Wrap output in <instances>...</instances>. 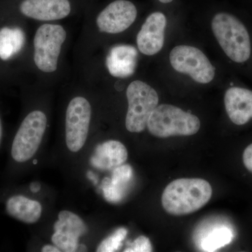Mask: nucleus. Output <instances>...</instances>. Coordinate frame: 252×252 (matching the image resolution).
<instances>
[{
  "label": "nucleus",
  "instance_id": "obj_1",
  "mask_svg": "<svg viewBox=\"0 0 252 252\" xmlns=\"http://www.w3.org/2000/svg\"><path fill=\"white\" fill-rule=\"evenodd\" d=\"M211 185L202 179H178L167 186L162 194L164 210L174 216L198 211L212 198Z\"/></svg>",
  "mask_w": 252,
  "mask_h": 252
},
{
  "label": "nucleus",
  "instance_id": "obj_2",
  "mask_svg": "<svg viewBox=\"0 0 252 252\" xmlns=\"http://www.w3.org/2000/svg\"><path fill=\"white\" fill-rule=\"evenodd\" d=\"M212 29L220 47L231 61L243 63L250 59V34L238 18L228 13H219L212 18Z\"/></svg>",
  "mask_w": 252,
  "mask_h": 252
},
{
  "label": "nucleus",
  "instance_id": "obj_3",
  "mask_svg": "<svg viewBox=\"0 0 252 252\" xmlns=\"http://www.w3.org/2000/svg\"><path fill=\"white\" fill-rule=\"evenodd\" d=\"M147 127L152 135L159 138L172 136L195 135L200 130L196 116L170 104H161L151 114Z\"/></svg>",
  "mask_w": 252,
  "mask_h": 252
},
{
  "label": "nucleus",
  "instance_id": "obj_4",
  "mask_svg": "<svg viewBox=\"0 0 252 252\" xmlns=\"http://www.w3.org/2000/svg\"><path fill=\"white\" fill-rule=\"evenodd\" d=\"M67 36V31L59 24L45 23L36 29L33 38V61L40 72L52 74L57 70Z\"/></svg>",
  "mask_w": 252,
  "mask_h": 252
},
{
  "label": "nucleus",
  "instance_id": "obj_5",
  "mask_svg": "<svg viewBox=\"0 0 252 252\" xmlns=\"http://www.w3.org/2000/svg\"><path fill=\"white\" fill-rule=\"evenodd\" d=\"M47 126V117L40 110H33L24 117L15 134L10 155L17 164L26 163L35 155Z\"/></svg>",
  "mask_w": 252,
  "mask_h": 252
},
{
  "label": "nucleus",
  "instance_id": "obj_6",
  "mask_svg": "<svg viewBox=\"0 0 252 252\" xmlns=\"http://www.w3.org/2000/svg\"><path fill=\"white\" fill-rule=\"evenodd\" d=\"M128 108L126 127L130 132H142L147 126L151 114L158 104L157 91L144 81L131 82L126 91Z\"/></svg>",
  "mask_w": 252,
  "mask_h": 252
},
{
  "label": "nucleus",
  "instance_id": "obj_7",
  "mask_svg": "<svg viewBox=\"0 0 252 252\" xmlns=\"http://www.w3.org/2000/svg\"><path fill=\"white\" fill-rule=\"evenodd\" d=\"M170 62L177 72L188 74L200 84H208L215 78V67L200 49L193 46H176L170 52Z\"/></svg>",
  "mask_w": 252,
  "mask_h": 252
},
{
  "label": "nucleus",
  "instance_id": "obj_8",
  "mask_svg": "<svg viewBox=\"0 0 252 252\" xmlns=\"http://www.w3.org/2000/svg\"><path fill=\"white\" fill-rule=\"evenodd\" d=\"M92 109L89 101L82 96L71 99L65 117V138L67 148L72 152H79L84 147L89 127Z\"/></svg>",
  "mask_w": 252,
  "mask_h": 252
},
{
  "label": "nucleus",
  "instance_id": "obj_9",
  "mask_svg": "<svg viewBox=\"0 0 252 252\" xmlns=\"http://www.w3.org/2000/svg\"><path fill=\"white\" fill-rule=\"evenodd\" d=\"M137 16V8L133 3L128 0H115L99 11L95 24L100 32L119 34L128 29Z\"/></svg>",
  "mask_w": 252,
  "mask_h": 252
},
{
  "label": "nucleus",
  "instance_id": "obj_10",
  "mask_svg": "<svg viewBox=\"0 0 252 252\" xmlns=\"http://www.w3.org/2000/svg\"><path fill=\"white\" fill-rule=\"evenodd\" d=\"M72 10L70 0H21L17 6L22 17L45 23L64 19Z\"/></svg>",
  "mask_w": 252,
  "mask_h": 252
},
{
  "label": "nucleus",
  "instance_id": "obj_11",
  "mask_svg": "<svg viewBox=\"0 0 252 252\" xmlns=\"http://www.w3.org/2000/svg\"><path fill=\"white\" fill-rule=\"evenodd\" d=\"M11 18H0V62L11 74L9 65L22 54L26 44L23 28Z\"/></svg>",
  "mask_w": 252,
  "mask_h": 252
},
{
  "label": "nucleus",
  "instance_id": "obj_12",
  "mask_svg": "<svg viewBox=\"0 0 252 252\" xmlns=\"http://www.w3.org/2000/svg\"><path fill=\"white\" fill-rule=\"evenodd\" d=\"M167 18L161 12L149 15L137 35L139 51L146 56L158 54L164 45Z\"/></svg>",
  "mask_w": 252,
  "mask_h": 252
},
{
  "label": "nucleus",
  "instance_id": "obj_13",
  "mask_svg": "<svg viewBox=\"0 0 252 252\" xmlns=\"http://www.w3.org/2000/svg\"><path fill=\"white\" fill-rule=\"evenodd\" d=\"M224 104L230 120L235 125H245L252 119V91L230 88L225 91Z\"/></svg>",
  "mask_w": 252,
  "mask_h": 252
},
{
  "label": "nucleus",
  "instance_id": "obj_14",
  "mask_svg": "<svg viewBox=\"0 0 252 252\" xmlns=\"http://www.w3.org/2000/svg\"><path fill=\"white\" fill-rule=\"evenodd\" d=\"M4 208L10 217L28 224L37 222L42 213V207L39 202L21 194L8 197L4 201Z\"/></svg>",
  "mask_w": 252,
  "mask_h": 252
},
{
  "label": "nucleus",
  "instance_id": "obj_15",
  "mask_svg": "<svg viewBox=\"0 0 252 252\" xmlns=\"http://www.w3.org/2000/svg\"><path fill=\"white\" fill-rule=\"evenodd\" d=\"M95 162L99 167L110 169L120 166L127 158L125 146L119 141L109 140L96 149Z\"/></svg>",
  "mask_w": 252,
  "mask_h": 252
},
{
  "label": "nucleus",
  "instance_id": "obj_16",
  "mask_svg": "<svg viewBox=\"0 0 252 252\" xmlns=\"http://www.w3.org/2000/svg\"><path fill=\"white\" fill-rule=\"evenodd\" d=\"M137 51L130 46H119L113 49L109 59L113 75L126 77L134 72Z\"/></svg>",
  "mask_w": 252,
  "mask_h": 252
},
{
  "label": "nucleus",
  "instance_id": "obj_17",
  "mask_svg": "<svg viewBox=\"0 0 252 252\" xmlns=\"http://www.w3.org/2000/svg\"><path fill=\"white\" fill-rule=\"evenodd\" d=\"M233 239V233L228 227L217 226L205 233L200 240V248L204 252H215L228 245Z\"/></svg>",
  "mask_w": 252,
  "mask_h": 252
},
{
  "label": "nucleus",
  "instance_id": "obj_18",
  "mask_svg": "<svg viewBox=\"0 0 252 252\" xmlns=\"http://www.w3.org/2000/svg\"><path fill=\"white\" fill-rule=\"evenodd\" d=\"M55 231H63L81 237L87 231L84 220L75 214L67 210L60 212L59 220L54 225Z\"/></svg>",
  "mask_w": 252,
  "mask_h": 252
},
{
  "label": "nucleus",
  "instance_id": "obj_19",
  "mask_svg": "<svg viewBox=\"0 0 252 252\" xmlns=\"http://www.w3.org/2000/svg\"><path fill=\"white\" fill-rule=\"evenodd\" d=\"M79 237L63 231H55L51 240L61 251L77 252L79 250Z\"/></svg>",
  "mask_w": 252,
  "mask_h": 252
},
{
  "label": "nucleus",
  "instance_id": "obj_20",
  "mask_svg": "<svg viewBox=\"0 0 252 252\" xmlns=\"http://www.w3.org/2000/svg\"><path fill=\"white\" fill-rule=\"evenodd\" d=\"M127 230L124 228H120L116 230L108 238L104 239L97 248L98 252H113L117 251L122 246V242L127 235Z\"/></svg>",
  "mask_w": 252,
  "mask_h": 252
},
{
  "label": "nucleus",
  "instance_id": "obj_21",
  "mask_svg": "<svg viewBox=\"0 0 252 252\" xmlns=\"http://www.w3.org/2000/svg\"><path fill=\"white\" fill-rule=\"evenodd\" d=\"M152 250V243L148 238L140 236L131 243L129 248H126L125 252H151Z\"/></svg>",
  "mask_w": 252,
  "mask_h": 252
},
{
  "label": "nucleus",
  "instance_id": "obj_22",
  "mask_svg": "<svg viewBox=\"0 0 252 252\" xmlns=\"http://www.w3.org/2000/svg\"><path fill=\"white\" fill-rule=\"evenodd\" d=\"M243 160L245 167L252 173V144L244 151Z\"/></svg>",
  "mask_w": 252,
  "mask_h": 252
},
{
  "label": "nucleus",
  "instance_id": "obj_23",
  "mask_svg": "<svg viewBox=\"0 0 252 252\" xmlns=\"http://www.w3.org/2000/svg\"><path fill=\"white\" fill-rule=\"evenodd\" d=\"M11 74L6 69V68L0 62V81L5 80L11 77Z\"/></svg>",
  "mask_w": 252,
  "mask_h": 252
},
{
  "label": "nucleus",
  "instance_id": "obj_24",
  "mask_svg": "<svg viewBox=\"0 0 252 252\" xmlns=\"http://www.w3.org/2000/svg\"><path fill=\"white\" fill-rule=\"evenodd\" d=\"M41 252H61V250H59V248L56 246H52L51 245H45V246L43 247L42 250H41Z\"/></svg>",
  "mask_w": 252,
  "mask_h": 252
},
{
  "label": "nucleus",
  "instance_id": "obj_25",
  "mask_svg": "<svg viewBox=\"0 0 252 252\" xmlns=\"http://www.w3.org/2000/svg\"><path fill=\"white\" fill-rule=\"evenodd\" d=\"M40 188L41 186L38 182H32L31 186H30V189H31V191L34 192V193H37V192L40 190Z\"/></svg>",
  "mask_w": 252,
  "mask_h": 252
},
{
  "label": "nucleus",
  "instance_id": "obj_26",
  "mask_svg": "<svg viewBox=\"0 0 252 252\" xmlns=\"http://www.w3.org/2000/svg\"><path fill=\"white\" fill-rule=\"evenodd\" d=\"M3 135V124L2 119H1V114H0V144H1V139Z\"/></svg>",
  "mask_w": 252,
  "mask_h": 252
},
{
  "label": "nucleus",
  "instance_id": "obj_27",
  "mask_svg": "<svg viewBox=\"0 0 252 252\" xmlns=\"http://www.w3.org/2000/svg\"><path fill=\"white\" fill-rule=\"evenodd\" d=\"M158 1L163 3V4H168V3L172 2L173 0H158Z\"/></svg>",
  "mask_w": 252,
  "mask_h": 252
},
{
  "label": "nucleus",
  "instance_id": "obj_28",
  "mask_svg": "<svg viewBox=\"0 0 252 252\" xmlns=\"http://www.w3.org/2000/svg\"><path fill=\"white\" fill-rule=\"evenodd\" d=\"M33 162H34V164H36V160H34V161H33Z\"/></svg>",
  "mask_w": 252,
  "mask_h": 252
}]
</instances>
